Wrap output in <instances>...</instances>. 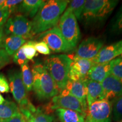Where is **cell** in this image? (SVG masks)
I'll use <instances>...</instances> for the list:
<instances>
[{"instance_id":"obj_23","label":"cell","mask_w":122,"mask_h":122,"mask_svg":"<svg viewBox=\"0 0 122 122\" xmlns=\"http://www.w3.org/2000/svg\"><path fill=\"white\" fill-rule=\"evenodd\" d=\"M21 75L23 82L27 92L32 90L33 75L28 64L21 66Z\"/></svg>"},{"instance_id":"obj_26","label":"cell","mask_w":122,"mask_h":122,"mask_svg":"<svg viewBox=\"0 0 122 122\" xmlns=\"http://www.w3.org/2000/svg\"><path fill=\"white\" fill-rule=\"evenodd\" d=\"M111 74L122 80V56L111 61Z\"/></svg>"},{"instance_id":"obj_27","label":"cell","mask_w":122,"mask_h":122,"mask_svg":"<svg viewBox=\"0 0 122 122\" xmlns=\"http://www.w3.org/2000/svg\"><path fill=\"white\" fill-rule=\"evenodd\" d=\"M34 41H29L22 46L23 51L28 60H32L33 58L37 56L36 50L34 46Z\"/></svg>"},{"instance_id":"obj_39","label":"cell","mask_w":122,"mask_h":122,"mask_svg":"<svg viewBox=\"0 0 122 122\" xmlns=\"http://www.w3.org/2000/svg\"><path fill=\"white\" fill-rule=\"evenodd\" d=\"M119 122H122V120H120V121Z\"/></svg>"},{"instance_id":"obj_12","label":"cell","mask_w":122,"mask_h":122,"mask_svg":"<svg viewBox=\"0 0 122 122\" xmlns=\"http://www.w3.org/2000/svg\"><path fill=\"white\" fill-rule=\"evenodd\" d=\"M103 44L101 40L96 37L86 38L79 45L75 57L88 59H93L102 48Z\"/></svg>"},{"instance_id":"obj_34","label":"cell","mask_w":122,"mask_h":122,"mask_svg":"<svg viewBox=\"0 0 122 122\" xmlns=\"http://www.w3.org/2000/svg\"><path fill=\"white\" fill-rule=\"evenodd\" d=\"M11 14L6 10H2L0 9V29H2L6 23L9 16Z\"/></svg>"},{"instance_id":"obj_21","label":"cell","mask_w":122,"mask_h":122,"mask_svg":"<svg viewBox=\"0 0 122 122\" xmlns=\"http://www.w3.org/2000/svg\"><path fill=\"white\" fill-rule=\"evenodd\" d=\"M19 112V107L16 103L12 101L5 100L0 105V122L10 119Z\"/></svg>"},{"instance_id":"obj_14","label":"cell","mask_w":122,"mask_h":122,"mask_svg":"<svg viewBox=\"0 0 122 122\" xmlns=\"http://www.w3.org/2000/svg\"><path fill=\"white\" fill-rule=\"evenodd\" d=\"M105 98L110 100L122 96V80L112 75H109L101 83Z\"/></svg>"},{"instance_id":"obj_20","label":"cell","mask_w":122,"mask_h":122,"mask_svg":"<svg viewBox=\"0 0 122 122\" xmlns=\"http://www.w3.org/2000/svg\"><path fill=\"white\" fill-rule=\"evenodd\" d=\"M56 111L61 122H85V116L76 111L58 109Z\"/></svg>"},{"instance_id":"obj_19","label":"cell","mask_w":122,"mask_h":122,"mask_svg":"<svg viewBox=\"0 0 122 122\" xmlns=\"http://www.w3.org/2000/svg\"><path fill=\"white\" fill-rule=\"evenodd\" d=\"M26 42V40L21 36L4 35L1 48H3L10 57L13 56Z\"/></svg>"},{"instance_id":"obj_24","label":"cell","mask_w":122,"mask_h":122,"mask_svg":"<svg viewBox=\"0 0 122 122\" xmlns=\"http://www.w3.org/2000/svg\"><path fill=\"white\" fill-rule=\"evenodd\" d=\"M85 0H73L70 1L68 9L73 13L77 19L81 20L82 13H83Z\"/></svg>"},{"instance_id":"obj_28","label":"cell","mask_w":122,"mask_h":122,"mask_svg":"<svg viewBox=\"0 0 122 122\" xmlns=\"http://www.w3.org/2000/svg\"><path fill=\"white\" fill-rule=\"evenodd\" d=\"M22 2V0H4V2L0 6V9L6 10L10 14L14 13L18 5Z\"/></svg>"},{"instance_id":"obj_29","label":"cell","mask_w":122,"mask_h":122,"mask_svg":"<svg viewBox=\"0 0 122 122\" xmlns=\"http://www.w3.org/2000/svg\"><path fill=\"white\" fill-rule=\"evenodd\" d=\"M13 61L15 63L20 66L25 64H28V60L25 57L22 47L13 55Z\"/></svg>"},{"instance_id":"obj_36","label":"cell","mask_w":122,"mask_h":122,"mask_svg":"<svg viewBox=\"0 0 122 122\" xmlns=\"http://www.w3.org/2000/svg\"><path fill=\"white\" fill-rule=\"evenodd\" d=\"M4 37V30L2 29H0V48H1V45H2V42L3 39Z\"/></svg>"},{"instance_id":"obj_18","label":"cell","mask_w":122,"mask_h":122,"mask_svg":"<svg viewBox=\"0 0 122 122\" xmlns=\"http://www.w3.org/2000/svg\"><path fill=\"white\" fill-rule=\"evenodd\" d=\"M44 2L41 0H24L18 5L15 12L26 18H33Z\"/></svg>"},{"instance_id":"obj_35","label":"cell","mask_w":122,"mask_h":122,"mask_svg":"<svg viewBox=\"0 0 122 122\" xmlns=\"http://www.w3.org/2000/svg\"><path fill=\"white\" fill-rule=\"evenodd\" d=\"M27 120L25 117L20 112H19L15 116H14L13 118L4 122H27Z\"/></svg>"},{"instance_id":"obj_10","label":"cell","mask_w":122,"mask_h":122,"mask_svg":"<svg viewBox=\"0 0 122 122\" xmlns=\"http://www.w3.org/2000/svg\"><path fill=\"white\" fill-rule=\"evenodd\" d=\"M37 39L45 42L49 48L55 53L68 52L74 49L64 39L57 25L39 34Z\"/></svg>"},{"instance_id":"obj_17","label":"cell","mask_w":122,"mask_h":122,"mask_svg":"<svg viewBox=\"0 0 122 122\" xmlns=\"http://www.w3.org/2000/svg\"><path fill=\"white\" fill-rule=\"evenodd\" d=\"M112 62L95 64L90 70L87 79L101 83L111 74Z\"/></svg>"},{"instance_id":"obj_37","label":"cell","mask_w":122,"mask_h":122,"mask_svg":"<svg viewBox=\"0 0 122 122\" xmlns=\"http://www.w3.org/2000/svg\"><path fill=\"white\" fill-rule=\"evenodd\" d=\"M5 100L4 97H3V96L1 95V94H0V105H2V103L5 102Z\"/></svg>"},{"instance_id":"obj_33","label":"cell","mask_w":122,"mask_h":122,"mask_svg":"<svg viewBox=\"0 0 122 122\" xmlns=\"http://www.w3.org/2000/svg\"><path fill=\"white\" fill-rule=\"evenodd\" d=\"M9 91L10 86L8 81L4 75H3L2 73H0V93H7L9 92Z\"/></svg>"},{"instance_id":"obj_2","label":"cell","mask_w":122,"mask_h":122,"mask_svg":"<svg viewBox=\"0 0 122 122\" xmlns=\"http://www.w3.org/2000/svg\"><path fill=\"white\" fill-rule=\"evenodd\" d=\"M31 71L33 75L32 90L39 100H48L58 94L57 85L43 63L36 62Z\"/></svg>"},{"instance_id":"obj_31","label":"cell","mask_w":122,"mask_h":122,"mask_svg":"<svg viewBox=\"0 0 122 122\" xmlns=\"http://www.w3.org/2000/svg\"><path fill=\"white\" fill-rule=\"evenodd\" d=\"M34 46L35 49L38 52L44 55H49L50 54V50L47 44L42 41H35Z\"/></svg>"},{"instance_id":"obj_3","label":"cell","mask_w":122,"mask_h":122,"mask_svg":"<svg viewBox=\"0 0 122 122\" xmlns=\"http://www.w3.org/2000/svg\"><path fill=\"white\" fill-rule=\"evenodd\" d=\"M71 62L72 59L66 54L51 55L44 60V66L56 83L59 92L65 88L69 79Z\"/></svg>"},{"instance_id":"obj_38","label":"cell","mask_w":122,"mask_h":122,"mask_svg":"<svg viewBox=\"0 0 122 122\" xmlns=\"http://www.w3.org/2000/svg\"><path fill=\"white\" fill-rule=\"evenodd\" d=\"M4 2V0H0V6L2 4V3Z\"/></svg>"},{"instance_id":"obj_13","label":"cell","mask_w":122,"mask_h":122,"mask_svg":"<svg viewBox=\"0 0 122 122\" xmlns=\"http://www.w3.org/2000/svg\"><path fill=\"white\" fill-rule=\"evenodd\" d=\"M120 55H122V40L102 48L97 56L92 59L96 64L106 63Z\"/></svg>"},{"instance_id":"obj_41","label":"cell","mask_w":122,"mask_h":122,"mask_svg":"<svg viewBox=\"0 0 122 122\" xmlns=\"http://www.w3.org/2000/svg\"></svg>"},{"instance_id":"obj_9","label":"cell","mask_w":122,"mask_h":122,"mask_svg":"<svg viewBox=\"0 0 122 122\" xmlns=\"http://www.w3.org/2000/svg\"><path fill=\"white\" fill-rule=\"evenodd\" d=\"M85 122H111L112 102L103 98L88 106Z\"/></svg>"},{"instance_id":"obj_5","label":"cell","mask_w":122,"mask_h":122,"mask_svg":"<svg viewBox=\"0 0 122 122\" xmlns=\"http://www.w3.org/2000/svg\"><path fill=\"white\" fill-rule=\"evenodd\" d=\"M7 77L9 80L10 90L14 98L19 105L20 112L22 113H34L36 109L27 97V92L23 82L21 71L16 68L9 70Z\"/></svg>"},{"instance_id":"obj_40","label":"cell","mask_w":122,"mask_h":122,"mask_svg":"<svg viewBox=\"0 0 122 122\" xmlns=\"http://www.w3.org/2000/svg\"><path fill=\"white\" fill-rule=\"evenodd\" d=\"M27 122H28V121H27Z\"/></svg>"},{"instance_id":"obj_30","label":"cell","mask_w":122,"mask_h":122,"mask_svg":"<svg viewBox=\"0 0 122 122\" xmlns=\"http://www.w3.org/2000/svg\"><path fill=\"white\" fill-rule=\"evenodd\" d=\"M111 30L117 34H120L122 33V7L116 16L114 23L112 24Z\"/></svg>"},{"instance_id":"obj_1","label":"cell","mask_w":122,"mask_h":122,"mask_svg":"<svg viewBox=\"0 0 122 122\" xmlns=\"http://www.w3.org/2000/svg\"><path fill=\"white\" fill-rule=\"evenodd\" d=\"M70 1H44L32 21V35L40 34L57 25Z\"/></svg>"},{"instance_id":"obj_25","label":"cell","mask_w":122,"mask_h":122,"mask_svg":"<svg viewBox=\"0 0 122 122\" xmlns=\"http://www.w3.org/2000/svg\"><path fill=\"white\" fill-rule=\"evenodd\" d=\"M112 118L115 122L122 120V96L115 98L112 102Z\"/></svg>"},{"instance_id":"obj_32","label":"cell","mask_w":122,"mask_h":122,"mask_svg":"<svg viewBox=\"0 0 122 122\" xmlns=\"http://www.w3.org/2000/svg\"><path fill=\"white\" fill-rule=\"evenodd\" d=\"M11 58L3 48H0V70L10 63Z\"/></svg>"},{"instance_id":"obj_8","label":"cell","mask_w":122,"mask_h":122,"mask_svg":"<svg viewBox=\"0 0 122 122\" xmlns=\"http://www.w3.org/2000/svg\"><path fill=\"white\" fill-rule=\"evenodd\" d=\"M32 23L22 15H16L9 18L3 28L4 35L21 36L26 40L31 39Z\"/></svg>"},{"instance_id":"obj_7","label":"cell","mask_w":122,"mask_h":122,"mask_svg":"<svg viewBox=\"0 0 122 122\" xmlns=\"http://www.w3.org/2000/svg\"><path fill=\"white\" fill-rule=\"evenodd\" d=\"M58 109H66L77 111L86 117L87 106L80 100L70 94L64 89L60 92L59 95L53 97L51 102L46 107L47 112Z\"/></svg>"},{"instance_id":"obj_4","label":"cell","mask_w":122,"mask_h":122,"mask_svg":"<svg viewBox=\"0 0 122 122\" xmlns=\"http://www.w3.org/2000/svg\"><path fill=\"white\" fill-rule=\"evenodd\" d=\"M117 0H87L85 1L81 20L86 24L105 20L118 5Z\"/></svg>"},{"instance_id":"obj_11","label":"cell","mask_w":122,"mask_h":122,"mask_svg":"<svg viewBox=\"0 0 122 122\" xmlns=\"http://www.w3.org/2000/svg\"><path fill=\"white\" fill-rule=\"evenodd\" d=\"M92 59L74 57L70 65L69 79L73 81H84L87 79L90 70L95 65Z\"/></svg>"},{"instance_id":"obj_6","label":"cell","mask_w":122,"mask_h":122,"mask_svg":"<svg viewBox=\"0 0 122 122\" xmlns=\"http://www.w3.org/2000/svg\"><path fill=\"white\" fill-rule=\"evenodd\" d=\"M57 26L64 39L74 49L80 39V30L75 16L66 9L61 16Z\"/></svg>"},{"instance_id":"obj_15","label":"cell","mask_w":122,"mask_h":122,"mask_svg":"<svg viewBox=\"0 0 122 122\" xmlns=\"http://www.w3.org/2000/svg\"><path fill=\"white\" fill-rule=\"evenodd\" d=\"M84 81L86 89V102L88 106L94 102L105 98L103 90L101 83L86 79Z\"/></svg>"},{"instance_id":"obj_22","label":"cell","mask_w":122,"mask_h":122,"mask_svg":"<svg viewBox=\"0 0 122 122\" xmlns=\"http://www.w3.org/2000/svg\"><path fill=\"white\" fill-rule=\"evenodd\" d=\"M27 120L28 122H56L54 116L44 112L40 108L36 109V111Z\"/></svg>"},{"instance_id":"obj_16","label":"cell","mask_w":122,"mask_h":122,"mask_svg":"<svg viewBox=\"0 0 122 122\" xmlns=\"http://www.w3.org/2000/svg\"><path fill=\"white\" fill-rule=\"evenodd\" d=\"M64 89L70 94L76 97L84 105L88 106L86 102V89L84 81H73L68 79Z\"/></svg>"}]
</instances>
